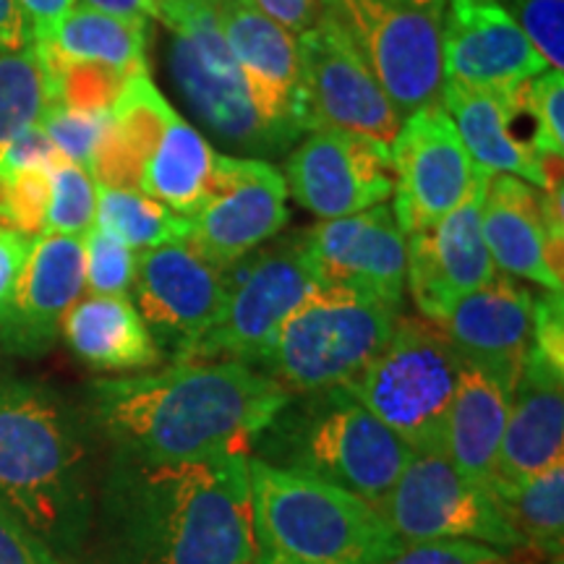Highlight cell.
Masks as SVG:
<instances>
[{"instance_id":"6da1fadb","label":"cell","mask_w":564,"mask_h":564,"mask_svg":"<svg viewBox=\"0 0 564 564\" xmlns=\"http://www.w3.org/2000/svg\"><path fill=\"white\" fill-rule=\"evenodd\" d=\"M288 398L272 377L241 361H173L89 387L91 413L116 457L152 465L251 453Z\"/></svg>"},{"instance_id":"7a4b0ae2","label":"cell","mask_w":564,"mask_h":564,"mask_svg":"<svg viewBox=\"0 0 564 564\" xmlns=\"http://www.w3.org/2000/svg\"><path fill=\"white\" fill-rule=\"evenodd\" d=\"M110 564H251L249 453L112 460L102 499Z\"/></svg>"},{"instance_id":"3957f363","label":"cell","mask_w":564,"mask_h":564,"mask_svg":"<svg viewBox=\"0 0 564 564\" xmlns=\"http://www.w3.org/2000/svg\"><path fill=\"white\" fill-rule=\"evenodd\" d=\"M0 507L58 560L91 528L87 449L58 394L0 373Z\"/></svg>"},{"instance_id":"277c9868","label":"cell","mask_w":564,"mask_h":564,"mask_svg":"<svg viewBox=\"0 0 564 564\" xmlns=\"http://www.w3.org/2000/svg\"><path fill=\"white\" fill-rule=\"evenodd\" d=\"M251 564H382L405 549L379 507L249 457Z\"/></svg>"},{"instance_id":"5b68a950","label":"cell","mask_w":564,"mask_h":564,"mask_svg":"<svg viewBox=\"0 0 564 564\" xmlns=\"http://www.w3.org/2000/svg\"><path fill=\"white\" fill-rule=\"evenodd\" d=\"M413 455L345 384L291 394L249 453L274 468L340 486L379 510Z\"/></svg>"},{"instance_id":"8992f818","label":"cell","mask_w":564,"mask_h":564,"mask_svg":"<svg viewBox=\"0 0 564 564\" xmlns=\"http://www.w3.org/2000/svg\"><path fill=\"white\" fill-rule=\"evenodd\" d=\"M400 308L350 291L319 285L280 324L259 371L291 394L350 384L390 340Z\"/></svg>"},{"instance_id":"52a82bcc","label":"cell","mask_w":564,"mask_h":564,"mask_svg":"<svg viewBox=\"0 0 564 564\" xmlns=\"http://www.w3.org/2000/svg\"><path fill=\"white\" fill-rule=\"evenodd\" d=\"M460 371V356L440 324L400 316L379 356L345 387L413 453H444Z\"/></svg>"},{"instance_id":"ba28073f","label":"cell","mask_w":564,"mask_h":564,"mask_svg":"<svg viewBox=\"0 0 564 564\" xmlns=\"http://www.w3.org/2000/svg\"><path fill=\"white\" fill-rule=\"evenodd\" d=\"M217 322L181 361H241L257 366L280 324L319 288L306 230L274 236L230 264Z\"/></svg>"},{"instance_id":"9c48e42d","label":"cell","mask_w":564,"mask_h":564,"mask_svg":"<svg viewBox=\"0 0 564 564\" xmlns=\"http://www.w3.org/2000/svg\"><path fill=\"white\" fill-rule=\"evenodd\" d=\"M171 32L167 70L181 100L204 131L249 158H282L280 144L253 110L249 89L228 51L212 6H181L160 17Z\"/></svg>"},{"instance_id":"30bf717a","label":"cell","mask_w":564,"mask_h":564,"mask_svg":"<svg viewBox=\"0 0 564 564\" xmlns=\"http://www.w3.org/2000/svg\"><path fill=\"white\" fill-rule=\"evenodd\" d=\"M442 9L405 0H322V11L345 32L403 118L440 102Z\"/></svg>"},{"instance_id":"8fae6325","label":"cell","mask_w":564,"mask_h":564,"mask_svg":"<svg viewBox=\"0 0 564 564\" xmlns=\"http://www.w3.org/2000/svg\"><path fill=\"white\" fill-rule=\"evenodd\" d=\"M382 514L403 544L474 541L499 552L523 549L489 486L468 481L444 453H415Z\"/></svg>"},{"instance_id":"7c38bea8","label":"cell","mask_w":564,"mask_h":564,"mask_svg":"<svg viewBox=\"0 0 564 564\" xmlns=\"http://www.w3.org/2000/svg\"><path fill=\"white\" fill-rule=\"evenodd\" d=\"M394 220L405 236L432 228L489 181L440 102L413 110L390 144Z\"/></svg>"},{"instance_id":"4fadbf2b","label":"cell","mask_w":564,"mask_h":564,"mask_svg":"<svg viewBox=\"0 0 564 564\" xmlns=\"http://www.w3.org/2000/svg\"><path fill=\"white\" fill-rule=\"evenodd\" d=\"M288 186L278 167L259 158L215 154L209 192L188 217L186 243L204 262L228 270L288 225Z\"/></svg>"},{"instance_id":"5bb4252c","label":"cell","mask_w":564,"mask_h":564,"mask_svg":"<svg viewBox=\"0 0 564 564\" xmlns=\"http://www.w3.org/2000/svg\"><path fill=\"white\" fill-rule=\"evenodd\" d=\"M301 95L314 129H345L392 144L405 118L373 79L345 32L322 11L316 26L295 37Z\"/></svg>"},{"instance_id":"9a60e30c","label":"cell","mask_w":564,"mask_h":564,"mask_svg":"<svg viewBox=\"0 0 564 564\" xmlns=\"http://www.w3.org/2000/svg\"><path fill=\"white\" fill-rule=\"evenodd\" d=\"M215 21L236 58L251 105L267 131L288 152L314 131L301 95L295 34L267 19L251 0H215Z\"/></svg>"},{"instance_id":"2e32d148","label":"cell","mask_w":564,"mask_h":564,"mask_svg":"<svg viewBox=\"0 0 564 564\" xmlns=\"http://www.w3.org/2000/svg\"><path fill=\"white\" fill-rule=\"evenodd\" d=\"M285 186L319 220L356 215L392 196L390 144L345 129L308 131L288 154Z\"/></svg>"},{"instance_id":"e0dca14e","label":"cell","mask_w":564,"mask_h":564,"mask_svg":"<svg viewBox=\"0 0 564 564\" xmlns=\"http://www.w3.org/2000/svg\"><path fill=\"white\" fill-rule=\"evenodd\" d=\"M137 312L147 322L162 356L183 352L217 322L225 299V272L204 262L186 243H165L137 253L133 272Z\"/></svg>"},{"instance_id":"ac0fdd59","label":"cell","mask_w":564,"mask_h":564,"mask_svg":"<svg viewBox=\"0 0 564 564\" xmlns=\"http://www.w3.org/2000/svg\"><path fill=\"white\" fill-rule=\"evenodd\" d=\"M319 285L350 288L403 308L408 280V238L394 212L377 204L356 215L322 220L306 230Z\"/></svg>"},{"instance_id":"d6986e66","label":"cell","mask_w":564,"mask_h":564,"mask_svg":"<svg viewBox=\"0 0 564 564\" xmlns=\"http://www.w3.org/2000/svg\"><path fill=\"white\" fill-rule=\"evenodd\" d=\"M440 40L444 82L510 91L546 70L499 0H444Z\"/></svg>"},{"instance_id":"ffe728a7","label":"cell","mask_w":564,"mask_h":564,"mask_svg":"<svg viewBox=\"0 0 564 564\" xmlns=\"http://www.w3.org/2000/svg\"><path fill=\"white\" fill-rule=\"evenodd\" d=\"M489 183V181H486ZM486 183L432 228L408 238L405 288L426 322L440 324L455 301L497 274L481 230Z\"/></svg>"},{"instance_id":"44dd1931","label":"cell","mask_w":564,"mask_h":564,"mask_svg":"<svg viewBox=\"0 0 564 564\" xmlns=\"http://www.w3.org/2000/svg\"><path fill=\"white\" fill-rule=\"evenodd\" d=\"M84 291L82 238L47 236L32 241L30 259L0 306V348L40 358L58 343L63 319Z\"/></svg>"},{"instance_id":"7402d4cb","label":"cell","mask_w":564,"mask_h":564,"mask_svg":"<svg viewBox=\"0 0 564 564\" xmlns=\"http://www.w3.org/2000/svg\"><path fill=\"white\" fill-rule=\"evenodd\" d=\"M535 295L523 282L497 272L455 301L440 322L460 361L512 392L533 343Z\"/></svg>"},{"instance_id":"603a6c76","label":"cell","mask_w":564,"mask_h":564,"mask_svg":"<svg viewBox=\"0 0 564 564\" xmlns=\"http://www.w3.org/2000/svg\"><path fill=\"white\" fill-rule=\"evenodd\" d=\"M564 366L531 345L510 392L502 447L489 481L491 494L510 491L562 463Z\"/></svg>"},{"instance_id":"cb8c5ba5","label":"cell","mask_w":564,"mask_h":564,"mask_svg":"<svg viewBox=\"0 0 564 564\" xmlns=\"http://www.w3.org/2000/svg\"><path fill=\"white\" fill-rule=\"evenodd\" d=\"M481 230L494 267L544 291H562V249L546 228L541 188L491 173L481 202Z\"/></svg>"},{"instance_id":"d4e9b609","label":"cell","mask_w":564,"mask_h":564,"mask_svg":"<svg viewBox=\"0 0 564 564\" xmlns=\"http://www.w3.org/2000/svg\"><path fill=\"white\" fill-rule=\"evenodd\" d=\"M61 335L70 352L97 371H144L165 358L129 295L76 301L63 319Z\"/></svg>"},{"instance_id":"484cf974","label":"cell","mask_w":564,"mask_h":564,"mask_svg":"<svg viewBox=\"0 0 564 564\" xmlns=\"http://www.w3.org/2000/svg\"><path fill=\"white\" fill-rule=\"evenodd\" d=\"M507 95L510 91L442 82L440 105L447 110L465 152L478 167L489 173L514 175L535 188H546V173L541 160L510 129Z\"/></svg>"},{"instance_id":"4316f807","label":"cell","mask_w":564,"mask_h":564,"mask_svg":"<svg viewBox=\"0 0 564 564\" xmlns=\"http://www.w3.org/2000/svg\"><path fill=\"white\" fill-rule=\"evenodd\" d=\"M175 116L178 112L152 84L150 70L131 74L108 112V123L91 154L95 178L108 186H137L141 167Z\"/></svg>"},{"instance_id":"83f0119b","label":"cell","mask_w":564,"mask_h":564,"mask_svg":"<svg viewBox=\"0 0 564 564\" xmlns=\"http://www.w3.org/2000/svg\"><path fill=\"white\" fill-rule=\"evenodd\" d=\"M510 392L486 373L463 364L453 405L447 413L444 455L468 481L489 486L502 447Z\"/></svg>"},{"instance_id":"f1b7e54d","label":"cell","mask_w":564,"mask_h":564,"mask_svg":"<svg viewBox=\"0 0 564 564\" xmlns=\"http://www.w3.org/2000/svg\"><path fill=\"white\" fill-rule=\"evenodd\" d=\"M212 160L215 152L209 141L175 116L141 167L139 192L175 215L194 217L207 199Z\"/></svg>"},{"instance_id":"f546056e","label":"cell","mask_w":564,"mask_h":564,"mask_svg":"<svg viewBox=\"0 0 564 564\" xmlns=\"http://www.w3.org/2000/svg\"><path fill=\"white\" fill-rule=\"evenodd\" d=\"M147 37H150V24L110 17L89 6H74L63 17L58 30L51 34V40L42 42H51L68 61L102 63L131 76L137 70H150Z\"/></svg>"},{"instance_id":"4dcf8cb0","label":"cell","mask_w":564,"mask_h":564,"mask_svg":"<svg viewBox=\"0 0 564 564\" xmlns=\"http://www.w3.org/2000/svg\"><path fill=\"white\" fill-rule=\"evenodd\" d=\"M494 497L523 549H531L546 562H562L564 463H556L514 489L494 494Z\"/></svg>"},{"instance_id":"1f68e13d","label":"cell","mask_w":564,"mask_h":564,"mask_svg":"<svg viewBox=\"0 0 564 564\" xmlns=\"http://www.w3.org/2000/svg\"><path fill=\"white\" fill-rule=\"evenodd\" d=\"M95 225L110 230L133 251L181 243L188 236V217L175 215L139 188L97 186Z\"/></svg>"},{"instance_id":"d6a6232c","label":"cell","mask_w":564,"mask_h":564,"mask_svg":"<svg viewBox=\"0 0 564 564\" xmlns=\"http://www.w3.org/2000/svg\"><path fill=\"white\" fill-rule=\"evenodd\" d=\"M45 105V79L32 45L19 53H0V152L40 121Z\"/></svg>"},{"instance_id":"836d02e7","label":"cell","mask_w":564,"mask_h":564,"mask_svg":"<svg viewBox=\"0 0 564 564\" xmlns=\"http://www.w3.org/2000/svg\"><path fill=\"white\" fill-rule=\"evenodd\" d=\"M97 183L82 165L61 154L51 167V202H47L45 225L47 236L84 238L95 225Z\"/></svg>"},{"instance_id":"e575fe53","label":"cell","mask_w":564,"mask_h":564,"mask_svg":"<svg viewBox=\"0 0 564 564\" xmlns=\"http://www.w3.org/2000/svg\"><path fill=\"white\" fill-rule=\"evenodd\" d=\"M512 100L533 123V152L539 160L562 158L564 152V76L546 68L539 76L518 84Z\"/></svg>"},{"instance_id":"d590c367","label":"cell","mask_w":564,"mask_h":564,"mask_svg":"<svg viewBox=\"0 0 564 564\" xmlns=\"http://www.w3.org/2000/svg\"><path fill=\"white\" fill-rule=\"evenodd\" d=\"M84 243V288L91 295H129L137 253L110 230L91 225Z\"/></svg>"},{"instance_id":"8d00e7d4","label":"cell","mask_w":564,"mask_h":564,"mask_svg":"<svg viewBox=\"0 0 564 564\" xmlns=\"http://www.w3.org/2000/svg\"><path fill=\"white\" fill-rule=\"evenodd\" d=\"M37 123L63 158L89 173L91 154L108 123V112H82L63 108V105H45Z\"/></svg>"},{"instance_id":"74e56055","label":"cell","mask_w":564,"mask_h":564,"mask_svg":"<svg viewBox=\"0 0 564 564\" xmlns=\"http://www.w3.org/2000/svg\"><path fill=\"white\" fill-rule=\"evenodd\" d=\"M546 68L564 66V0H499Z\"/></svg>"},{"instance_id":"f35d334b","label":"cell","mask_w":564,"mask_h":564,"mask_svg":"<svg viewBox=\"0 0 564 564\" xmlns=\"http://www.w3.org/2000/svg\"><path fill=\"white\" fill-rule=\"evenodd\" d=\"M382 564H510V560L499 549L474 541H421Z\"/></svg>"},{"instance_id":"ab89813d","label":"cell","mask_w":564,"mask_h":564,"mask_svg":"<svg viewBox=\"0 0 564 564\" xmlns=\"http://www.w3.org/2000/svg\"><path fill=\"white\" fill-rule=\"evenodd\" d=\"M0 564H61V560L0 507Z\"/></svg>"},{"instance_id":"60d3db41","label":"cell","mask_w":564,"mask_h":564,"mask_svg":"<svg viewBox=\"0 0 564 564\" xmlns=\"http://www.w3.org/2000/svg\"><path fill=\"white\" fill-rule=\"evenodd\" d=\"M58 158L61 152L55 150L53 141L40 123H34L0 152V175L26 171V167H53Z\"/></svg>"},{"instance_id":"b9f144b4","label":"cell","mask_w":564,"mask_h":564,"mask_svg":"<svg viewBox=\"0 0 564 564\" xmlns=\"http://www.w3.org/2000/svg\"><path fill=\"white\" fill-rule=\"evenodd\" d=\"M251 3L295 37L316 26L322 17V0H251Z\"/></svg>"},{"instance_id":"7bdbcfd3","label":"cell","mask_w":564,"mask_h":564,"mask_svg":"<svg viewBox=\"0 0 564 564\" xmlns=\"http://www.w3.org/2000/svg\"><path fill=\"white\" fill-rule=\"evenodd\" d=\"M32 241V236H24V232L0 225V306L11 295L26 259H30Z\"/></svg>"},{"instance_id":"ee69618b","label":"cell","mask_w":564,"mask_h":564,"mask_svg":"<svg viewBox=\"0 0 564 564\" xmlns=\"http://www.w3.org/2000/svg\"><path fill=\"white\" fill-rule=\"evenodd\" d=\"M21 17L30 26L32 42L51 40V34L58 30L63 17L74 9L76 0H17Z\"/></svg>"},{"instance_id":"f6af8a7d","label":"cell","mask_w":564,"mask_h":564,"mask_svg":"<svg viewBox=\"0 0 564 564\" xmlns=\"http://www.w3.org/2000/svg\"><path fill=\"white\" fill-rule=\"evenodd\" d=\"M32 45L30 26L17 0H0V53H19Z\"/></svg>"},{"instance_id":"bcb514c9","label":"cell","mask_w":564,"mask_h":564,"mask_svg":"<svg viewBox=\"0 0 564 564\" xmlns=\"http://www.w3.org/2000/svg\"><path fill=\"white\" fill-rule=\"evenodd\" d=\"M82 6L126 21H137V24H150L152 19L147 0H82Z\"/></svg>"},{"instance_id":"7dc6e473","label":"cell","mask_w":564,"mask_h":564,"mask_svg":"<svg viewBox=\"0 0 564 564\" xmlns=\"http://www.w3.org/2000/svg\"><path fill=\"white\" fill-rule=\"evenodd\" d=\"M181 6H215V0H167V6L162 9V13L171 11V9H181ZM160 17H158V21H160Z\"/></svg>"},{"instance_id":"c3c4849f","label":"cell","mask_w":564,"mask_h":564,"mask_svg":"<svg viewBox=\"0 0 564 564\" xmlns=\"http://www.w3.org/2000/svg\"><path fill=\"white\" fill-rule=\"evenodd\" d=\"M147 6H150L152 19H158L160 13H162V9H165V6H167V0H147Z\"/></svg>"},{"instance_id":"681fc988","label":"cell","mask_w":564,"mask_h":564,"mask_svg":"<svg viewBox=\"0 0 564 564\" xmlns=\"http://www.w3.org/2000/svg\"><path fill=\"white\" fill-rule=\"evenodd\" d=\"M405 3H419V6H444V0H405Z\"/></svg>"},{"instance_id":"f907efd6","label":"cell","mask_w":564,"mask_h":564,"mask_svg":"<svg viewBox=\"0 0 564 564\" xmlns=\"http://www.w3.org/2000/svg\"><path fill=\"white\" fill-rule=\"evenodd\" d=\"M549 564H562V562H549Z\"/></svg>"}]
</instances>
